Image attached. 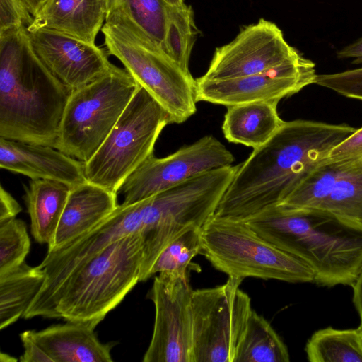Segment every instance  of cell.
Segmentation results:
<instances>
[{
	"label": "cell",
	"mask_w": 362,
	"mask_h": 362,
	"mask_svg": "<svg viewBox=\"0 0 362 362\" xmlns=\"http://www.w3.org/2000/svg\"><path fill=\"white\" fill-rule=\"evenodd\" d=\"M355 130L346 124L284 121L239 164L214 214L245 221L282 203Z\"/></svg>",
	"instance_id": "cell-1"
},
{
	"label": "cell",
	"mask_w": 362,
	"mask_h": 362,
	"mask_svg": "<svg viewBox=\"0 0 362 362\" xmlns=\"http://www.w3.org/2000/svg\"><path fill=\"white\" fill-rule=\"evenodd\" d=\"M263 239L307 264L320 286H352L362 268V222L277 204L245 220Z\"/></svg>",
	"instance_id": "cell-2"
},
{
	"label": "cell",
	"mask_w": 362,
	"mask_h": 362,
	"mask_svg": "<svg viewBox=\"0 0 362 362\" xmlns=\"http://www.w3.org/2000/svg\"><path fill=\"white\" fill-rule=\"evenodd\" d=\"M71 92L37 57L27 28L0 34V137L55 148Z\"/></svg>",
	"instance_id": "cell-3"
},
{
	"label": "cell",
	"mask_w": 362,
	"mask_h": 362,
	"mask_svg": "<svg viewBox=\"0 0 362 362\" xmlns=\"http://www.w3.org/2000/svg\"><path fill=\"white\" fill-rule=\"evenodd\" d=\"M143 262L141 233L120 238L87 259L51 291L34 298L23 318H60L95 329L140 281Z\"/></svg>",
	"instance_id": "cell-4"
},
{
	"label": "cell",
	"mask_w": 362,
	"mask_h": 362,
	"mask_svg": "<svg viewBox=\"0 0 362 362\" xmlns=\"http://www.w3.org/2000/svg\"><path fill=\"white\" fill-rule=\"evenodd\" d=\"M101 32L108 54L118 59L134 79L181 124L197 112L196 79L162 47L129 21L105 22Z\"/></svg>",
	"instance_id": "cell-5"
},
{
	"label": "cell",
	"mask_w": 362,
	"mask_h": 362,
	"mask_svg": "<svg viewBox=\"0 0 362 362\" xmlns=\"http://www.w3.org/2000/svg\"><path fill=\"white\" fill-rule=\"evenodd\" d=\"M200 254L228 276L314 283L312 269L273 246L243 220L212 215L201 228Z\"/></svg>",
	"instance_id": "cell-6"
},
{
	"label": "cell",
	"mask_w": 362,
	"mask_h": 362,
	"mask_svg": "<svg viewBox=\"0 0 362 362\" xmlns=\"http://www.w3.org/2000/svg\"><path fill=\"white\" fill-rule=\"evenodd\" d=\"M140 85L115 64L103 76L71 92L55 148L86 163L106 139Z\"/></svg>",
	"instance_id": "cell-7"
},
{
	"label": "cell",
	"mask_w": 362,
	"mask_h": 362,
	"mask_svg": "<svg viewBox=\"0 0 362 362\" xmlns=\"http://www.w3.org/2000/svg\"><path fill=\"white\" fill-rule=\"evenodd\" d=\"M170 123L167 111L140 86L103 144L84 163L87 181L117 194L124 180L153 156L160 134Z\"/></svg>",
	"instance_id": "cell-8"
},
{
	"label": "cell",
	"mask_w": 362,
	"mask_h": 362,
	"mask_svg": "<svg viewBox=\"0 0 362 362\" xmlns=\"http://www.w3.org/2000/svg\"><path fill=\"white\" fill-rule=\"evenodd\" d=\"M243 280L228 276L223 284L193 290V362H234L253 310Z\"/></svg>",
	"instance_id": "cell-9"
},
{
	"label": "cell",
	"mask_w": 362,
	"mask_h": 362,
	"mask_svg": "<svg viewBox=\"0 0 362 362\" xmlns=\"http://www.w3.org/2000/svg\"><path fill=\"white\" fill-rule=\"evenodd\" d=\"M235 157L216 137L205 136L161 158L151 156L122 183V204H132L201 173L232 165Z\"/></svg>",
	"instance_id": "cell-10"
},
{
	"label": "cell",
	"mask_w": 362,
	"mask_h": 362,
	"mask_svg": "<svg viewBox=\"0 0 362 362\" xmlns=\"http://www.w3.org/2000/svg\"><path fill=\"white\" fill-rule=\"evenodd\" d=\"M192 288L187 276L158 273L148 298L155 307L144 362H193Z\"/></svg>",
	"instance_id": "cell-11"
},
{
	"label": "cell",
	"mask_w": 362,
	"mask_h": 362,
	"mask_svg": "<svg viewBox=\"0 0 362 362\" xmlns=\"http://www.w3.org/2000/svg\"><path fill=\"white\" fill-rule=\"evenodd\" d=\"M302 54L286 40L274 22L260 18L245 25L230 42L216 47L204 80L247 76L281 66Z\"/></svg>",
	"instance_id": "cell-12"
},
{
	"label": "cell",
	"mask_w": 362,
	"mask_h": 362,
	"mask_svg": "<svg viewBox=\"0 0 362 362\" xmlns=\"http://www.w3.org/2000/svg\"><path fill=\"white\" fill-rule=\"evenodd\" d=\"M315 63L303 55L258 74L226 80L196 79L197 102L229 107L261 101L279 102L315 83Z\"/></svg>",
	"instance_id": "cell-13"
},
{
	"label": "cell",
	"mask_w": 362,
	"mask_h": 362,
	"mask_svg": "<svg viewBox=\"0 0 362 362\" xmlns=\"http://www.w3.org/2000/svg\"><path fill=\"white\" fill-rule=\"evenodd\" d=\"M28 34L39 59L71 91L103 76L114 65L105 47L53 30L37 29Z\"/></svg>",
	"instance_id": "cell-14"
},
{
	"label": "cell",
	"mask_w": 362,
	"mask_h": 362,
	"mask_svg": "<svg viewBox=\"0 0 362 362\" xmlns=\"http://www.w3.org/2000/svg\"><path fill=\"white\" fill-rule=\"evenodd\" d=\"M280 204L324 210L362 222V173L342 170L328 159Z\"/></svg>",
	"instance_id": "cell-15"
},
{
	"label": "cell",
	"mask_w": 362,
	"mask_h": 362,
	"mask_svg": "<svg viewBox=\"0 0 362 362\" xmlns=\"http://www.w3.org/2000/svg\"><path fill=\"white\" fill-rule=\"evenodd\" d=\"M0 168L30 177L50 180L71 187L87 181L84 163L50 146L0 137Z\"/></svg>",
	"instance_id": "cell-16"
},
{
	"label": "cell",
	"mask_w": 362,
	"mask_h": 362,
	"mask_svg": "<svg viewBox=\"0 0 362 362\" xmlns=\"http://www.w3.org/2000/svg\"><path fill=\"white\" fill-rule=\"evenodd\" d=\"M117 196L88 181L71 187L47 251L61 247L105 219L119 205Z\"/></svg>",
	"instance_id": "cell-17"
},
{
	"label": "cell",
	"mask_w": 362,
	"mask_h": 362,
	"mask_svg": "<svg viewBox=\"0 0 362 362\" xmlns=\"http://www.w3.org/2000/svg\"><path fill=\"white\" fill-rule=\"evenodd\" d=\"M94 329L67 322L29 332L53 362H112L110 351L114 343H101Z\"/></svg>",
	"instance_id": "cell-18"
},
{
	"label": "cell",
	"mask_w": 362,
	"mask_h": 362,
	"mask_svg": "<svg viewBox=\"0 0 362 362\" xmlns=\"http://www.w3.org/2000/svg\"><path fill=\"white\" fill-rule=\"evenodd\" d=\"M105 21L103 0H47L27 30H53L95 44Z\"/></svg>",
	"instance_id": "cell-19"
},
{
	"label": "cell",
	"mask_w": 362,
	"mask_h": 362,
	"mask_svg": "<svg viewBox=\"0 0 362 362\" xmlns=\"http://www.w3.org/2000/svg\"><path fill=\"white\" fill-rule=\"evenodd\" d=\"M276 101H261L227 107L222 124L226 140L256 149L266 144L284 123Z\"/></svg>",
	"instance_id": "cell-20"
},
{
	"label": "cell",
	"mask_w": 362,
	"mask_h": 362,
	"mask_svg": "<svg viewBox=\"0 0 362 362\" xmlns=\"http://www.w3.org/2000/svg\"><path fill=\"white\" fill-rule=\"evenodd\" d=\"M24 200L35 241L49 246L53 240L71 187L50 180H31L24 186Z\"/></svg>",
	"instance_id": "cell-21"
},
{
	"label": "cell",
	"mask_w": 362,
	"mask_h": 362,
	"mask_svg": "<svg viewBox=\"0 0 362 362\" xmlns=\"http://www.w3.org/2000/svg\"><path fill=\"white\" fill-rule=\"evenodd\" d=\"M45 277L38 266L32 267L25 262L0 276V329L23 317L40 290Z\"/></svg>",
	"instance_id": "cell-22"
},
{
	"label": "cell",
	"mask_w": 362,
	"mask_h": 362,
	"mask_svg": "<svg viewBox=\"0 0 362 362\" xmlns=\"http://www.w3.org/2000/svg\"><path fill=\"white\" fill-rule=\"evenodd\" d=\"M288 349L271 324L252 310L234 362H288Z\"/></svg>",
	"instance_id": "cell-23"
},
{
	"label": "cell",
	"mask_w": 362,
	"mask_h": 362,
	"mask_svg": "<svg viewBox=\"0 0 362 362\" xmlns=\"http://www.w3.org/2000/svg\"><path fill=\"white\" fill-rule=\"evenodd\" d=\"M105 21H130L162 47L168 19L169 6L163 0H103Z\"/></svg>",
	"instance_id": "cell-24"
},
{
	"label": "cell",
	"mask_w": 362,
	"mask_h": 362,
	"mask_svg": "<svg viewBox=\"0 0 362 362\" xmlns=\"http://www.w3.org/2000/svg\"><path fill=\"white\" fill-rule=\"evenodd\" d=\"M310 362H362V341L357 329L331 327L316 331L305 346Z\"/></svg>",
	"instance_id": "cell-25"
},
{
	"label": "cell",
	"mask_w": 362,
	"mask_h": 362,
	"mask_svg": "<svg viewBox=\"0 0 362 362\" xmlns=\"http://www.w3.org/2000/svg\"><path fill=\"white\" fill-rule=\"evenodd\" d=\"M199 33L190 5L169 6L165 36L161 47L187 73H190V57Z\"/></svg>",
	"instance_id": "cell-26"
},
{
	"label": "cell",
	"mask_w": 362,
	"mask_h": 362,
	"mask_svg": "<svg viewBox=\"0 0 362 362\" xmlns=\"http://www.w3.org/2000/svg\"><path fill=\"white\" fill-rule=\"evenodd\" d=\"M201 228L189 229L168 245L156 259L151 276L157 273H171L188 277L192 260L201 252Z\"/></svg>",
	"instance_id": "cell-27"
},
{
	"label": "cell",
	"mask_w": 362,
	"mask_h": 362,
	"mask_svg": "<svg viewBox=\"0 0 362 362\" xmlns=\"http://www.w3.org/2000/svg\"><path fill=\"white\" fill-rule=\"evenodd\" d=\"M30 247V240L23 221L15 218L0 222V276L23 264Z\"/></svg>",
	"instance_id": "cell-28"
},
{
	"label": "cell",
	"mask_w": 362,
	"mask_h": 362,
	"mask_svg": "<svg viewBox=\"0 0 362 362\" xmlns=\"http://www.w3.org/2000/svg\"><path fill=\"white\" fill-rule=\"evenodd\" d=\"M329 159L342 170L362 173V127L334 147Z\"/></svg>",
	"instance_id": "cell-29"
},
{
	"label": "cell",
	"mask_w": 362,
	"mask_h": 362,
	"mask_svg": "<svg viewBox=\"0 0 362 362\" xmlns=\"http://www.w3.org/2000/svg\"><path fill=\"white\" fill-rule=\"evenodd\" d=\"M315 84L343 96L362 100V67L334 74H317Z\"/></svg>",
	"instance_id": "cell-30"
},
{
	"label": "cell",
	"mask_w": 362,
	"mask_h": 362,
	"mask_svg": "<svg viewBox=\"0 0 362 362\" xmlns=\"http://www.w3.org/2000/svg\"><path fill=\"white\" fill-rule=\"evenodd\" d=\"M33 20L22 0H0V34L28 28Z\"/></svg>",
	"instance_id": "cell-31"
},
{
	"label": "cell",
	"mask_w": 362,
	"mask_h": 362,
	"mask_svg": "<svg viewBox=\"0 0 362 362\" xmlns=\"http://www.w3.org/2000/svg\"><path fill=\"white\" fill-rule=\"evenodd\" d=\"M23 354L21 356V362H53L45 350L32 338L29 330L20 334Z\"/></svg>",
	"instance_id": "cell-32"
},
{
	"label": "cell",
	"mask_w": 362,
	"mask_h": 362,
	"mask_svg": "<svg viewBox=\"0 0 362 362\" xmlns=\"http://www.w3.org/2000/svg\"><path fill=\"white\" fill-rule=\"evenodd\" d=\"M22 208L2 185L0 187V222L15 218Z\"/></svg>",
	"instance_id": "cell-33"
},
{
	"label": "cell",
	"mask_w": 362,
	"mask_h": 362,
	"mask_svg": "<svg viewBox=\"0 0 362 362\" xmlns=\"http://www.w3.org/2000/svg\"><path fill=\"white\" fill-rule=\"evenodd\" d=\"M339 59H351L352 64H362V37L343 47L337 53Z\"/></svg>",
	"instance_id": "cell-34"
},
{
	"label": "cell",
	"mask_w": 362,
	"mask_h": 362,
	"mask_svg": "<svg viewBox=\"0 0 362 362\" xmlns=\"http://www.w3.org/2000/svg\"><path fill=\"white\" fill-rule=\"evenodd\" d=\"M351 287L353 288V303L360 318V325L358 328L362 330V268Z\"/></svg>",
	"instance_id": "cell-35"
},
{
	"label": "cell",
	"mask_w": 362,
	"mask_h": 362,
	"mask_svg": "<svg viewBox=\"0 0 362 362\" xmlns=\"http://www.w3.org/2000/svg\"><path fill=\"white\" fill-rule=\"evenodd\" d=\"M47 0H22L23 4L25 5L26 8L31 13V15L35 17L39 10L42 8V6L45 4V3Z\"/></svg>",
	"instance_id": "cell-36"
},
{
	"label": "cell",
	"mask_w": 362,
	"mask_h": 362,
	"mask_svg": "<svg viewBox=\"0 0 362 362\" xmlns=\"http://www.w3.org/2000/svg\"><path fill=\"white\" fill-rule=\"evenodd\" d=\"M165 4L170 7H177L182 6L185 3L184 0H163Z\"/></svg>",
	"instance_id": "cell-37"
},
{
	"label": "cell",
	"mask_w": 362,
	"mask_h": 362,
	"mask_svg": "<svg viewBox=\"0 0 362 362\" xmlns=\"http://www.w3.org/2000/svg\"><path fill=\"white\" fill-rule=\"evenodd\" d=\"M17 359L13 358V356H11L10 355L7 354H4L1 352L0 354V361L1 362H13L16 361Z\"/></svg>",
	"instance_id": "cell-38"
},
{
	"label": "cell",
	"mask_w": 362,
	"mask_h": 362,
	"mask_svg": "<svg viewBox=\"0 0 362 362\" xmlns=\"http://www.w3.org/2000/svg\"><path fill=\"white\" fill-rule=\"evenodd\" d=\"M360 332H361V341H362V330H360Z\"/></svg>",
	"instance_id": "cell-39"
}]
</instances>
